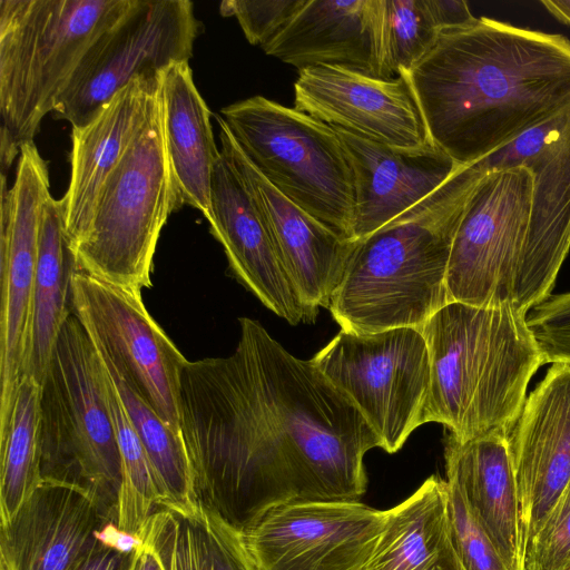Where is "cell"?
I'll list each match as a JSON object with an SVG mask.
<instances>
[{"mask_svg": "<svg viewBox=\"0 0 570 570\" xmlns=\"http://www.w3.org/2000/svg\"><path fill=\"white\" fill-rule=\"evenodd\" d=\"M225 357L188 361L181 433L197 504L240 532L274 508L360 501L365 453L381 441L311 360L291 354L256 320Z\"/></svg>", "mask_w": 570, "mask_h": 570, "instance_id": "1", "label": "cell"}, {"mask_svg": "<svg viewBox=\"0 0 570 570\" xmlns=\"http://www.w3.org/2000/svg\"><path fill=\"white\" fill-rule=\"evenodd\" d=\"M401 75L431 142L466 167L570 105V41L481 17L440 30Z\"/></svg>", "mask_w": 570, "mask_h": 570, "instance_id": "2", "label": "cell"}, {"mask_svg": "<svg viewBox=\"0 0 570 570\" xmlns=\"http://www.w3.org/2000/svg\"><path fill=\"white\" fill-rule=\"evenodd\" d=\"M420 331L430 358L424 423H441L459 442L509 434L542 365L525 315L450 302Z\"/></svg>", "mask_w": 570, "mask_h": 570, "instance_id": "3", "label": "cell"}, {"mask_svg": "<svg viewBox=\"0 0 570 570\" xmlns=\"http://www.w3.org/2000/svg\"><path fill=\"white\" fill-rule=\"evenodd\" d=\"M470 193L452 175L395 219L353 240L328 307L341 330L357 334L420 330L449 303L450 252Z\"/></svg>", "mask_w": 570, "mask_h": 570, "instance_id": "4", "label": "cell"}, {"mask_svg": "<svg viewBox=\"0 0 570 570\" xmlns=\"http://www.w3.org/2000/svg\"><path fill=\"white\" fill-rule=\"evenodd\" d=\"M134 0H0V160L33 142L80 63Z\"/></svg>", "mask_w": 570, "mask_h": 570, "instance_id": "5", "label": "cell"}, {"mask_svg": "<svg viewBox=\"0 0 570 570\" xmlns=\"http://www.w3.org/2000/svg\"><path fill=\"white\" fill-rule=\"evenodd\" d=\"M42 482L88 495L117 524L121 462L97 350L71 311L40 383Z\"/></svg>", "mask_w": 570, "mask_h": 570, "instance_id": "6", "label": "cell"}, {"mask_svg": "<svg viewBox=\"0 0 570 570\" xmlns=\"http://www.w3.org/2000/svg\"><path fill=\"white\" fill-rule=\"evenodd\" d=\"M220 114L237 145L267 181L352 240L353 175L333 127L263 96L228 105Z\"/></svg>", "mask_w": 570, "mask_h": 570, "instance_id": "7", "label": "cell"}, {"mask_svg": "<svg viewBox=\"0 0 570 570\" xmlns=\"http://www.w3.org/2000/svg\"><path fill=\"white\" fill-rule=\"evenodd\" d=\"M177 209L157 99L106 180L86 235L71 249L76 268L141 293L151 286L156 246Z\"/></svg>", "mask_w": 570, "mask_h": 570, "instance_id": "8", "label": "cell"}, {"mask_svg": "<svg viewBox=\"0 0 570 570\" xmlns=\"http://www.w3.org/2000/svg\"><path fill=\"white\" fill-rule=\"evenodd\" d=\"M312 361L361 411L387 453L424 424L430 358L419 328L341 330Z\"/></svg>", "mask_w": 570, "mask_h": 570, "instance_id": "9", "label": "cell"}, {"mask_svg": "<svg viewBox=\"0 0 570 570\" xmlns=\"http://www.w3.org/2000/svg\"><path fill=\"white\" fill-rule=\"evenodd\" d=\"M511 166L527 167L533 183L530 224L511 305L527 316L550 296L570 249V105L461 171L475 185L488 173Z\"/></svg>", "mask_w": 570, "mask_h": 570, "instance_id": "10", "label": "cell"}, {"mask_svg": "<svg viewBox=\"0 0 570 570\" xmlns=\"http://www.w3.org/2000/svg\"><path fill=\"white\" fill-rule=\"evenodd\" d=\"M524 166L488 173L471 190L456 227L446 272L450 302L512 307L532 207Z\"/></svg>", "mask_w": 570, "mask_h": 570, "instance_id": "11", "label": "cell"}, {"mask_svg": "<svg viewBox=\"0 0 570 570\" xmlns=\"http://www.w3.org/2000/svg\"><path fill=\"white\" fill-rule=\"evenodd\" d=\"M70 306L94 345L129 386L181 432V376L188 361L150 316L141 293L76 268Z\"/></svg>", "mask_w": 570, "mask_h": 570, "instance_id": "12", "label": "cell"}, {"mask_svg": "<svg viewBox=\"0 0 570 570\" xmlns=\"http://www.w3.org/2000/svg\"><path fill=\"white\" fill-rule=\"evenodd\" d=\"M200 28L189 0H134L88 51L52 117L83 126L130 81L189 61Z\"/></svg>", "mask_w": 570, "mask_h": 570, "instance_id": "13", "label": "cell"}, {"mask_svg": "<svg viewBox=\"0 0 570 570\" xmlns=\"http://www.w3.org/2000/svg\"><path fill=\"white\" fill-rule=\"evenodd\" d=\"M48 167L33 142L21 147L10 188L1 174L0 432L11 417L23 375Z\"/></svg>", "mask_w": 570, "mask_h": 570, "instance_id": "14", "label": "cell"}, {"mask_svg": "<svg viewBox=\"0 0 570 570\" xmlns=\"http://www.w3.org/2000/svg\"><path fill=\"white\" fill-rule=\"evenodd\" d=\"M386 510L361 501H306L268 511L243 532L259 570H360L382 533Z\"/></svg>", "mask_w": 570, "mask_h": 570, "instance_id": "15", "label": "cell"}, {"mask_svg": "<svg viewBox=\"0 0 570 570\" xmlns=\"http://www.w3.org/2000/svg\"><path fill=\"white\" fill-rule=\"evenodd\" d=\"M294 108L391 147L417 149L431 142L403 75L382 79L344 67L304 68L294 82Z\"/></svg>", "mask_w": 570, "mask_h": 570, "instance_id": "16", "label": "cell"}, {"mask_svg": "<svg viewBox=\"0 0 570 570\" xmlns=\"http://www.w3.org/2000/svg\"><path fill=\"white\" fill-rule=\"evenodd\" d=\"M220 153L233 166L267 226L282 263L301 301L316 318L330 307L353 248L345 239L279 193L249 161L223 118Z\"/></svg>", "mask_w": 570, "mask_h": 570, "instance_id": "17", "label": "cell"}, {"mask_svg": "<svg viewBox=\"0 0 570 570\" xmlns=\"http://www.w3.org/2000/svg\"><path fill=\"white\" fill-rule=\"evenodd\" d=\"M524 549L570 483V365L553 364L509 433Z\"/></svg>", "mask_w": 570, "mask_h": 570, "instance_id": "18", "label": "cell"}, {"mask_svg": "<svg viewBox=\"0 0 570 570\" xmlns=\"http://www.w3.org/2000/svg\"><path fill=\"white\" fill-rule=\"evenodd\" d=\"M210 202V232L238 281L291 325L314 322L252 197L222 153L213 173Z\"/></svg>", "mask_w": 570, "mask_h": 570, "instance_id": "19", "label": "cell"}, {"mask_svg": "<svg viewBox=\"0 0 570 570\" xmlns=\"http://www.w3.org/2000/svg\"><path fill=\"white\" fill-rule=\"evenodd\" d=\"M159 73L141 76L119 90L87 124L72 127L70 179L60 198L72 249L86 235L100 191L158 99Z\"/></svg>", "mask_w": 570, "mask_h": 570, "instance_id": "20", "label": "cell"}, {"mask_svg": "<svg viewBox=\"0 0 570 570\" xmlns=\"http://www.w3.org/2000/svg\"><path fill=\"white\" fill-rule=\"evenodd\" d=\"M334 129L353 175L352 240L372 234L422 202L460 168L433 142L403 149Z\"/></svg>", "mask_w": 570, "mask_h": 570, "instance_id": "21", "label": "cell"}, {"mask_svg": "<svg viewBox=\"0 0 570 570\" xmlns=\"http://www.w3.org/2000/svg\"><path fill=\"white\" fill-rule=\"evenodd\" d=\"M109 522L85 493L42 482L0 524V570H73Z\"/></svg>", "mask_w": 570, "mask_h": 570, "instance_id": "22", "label": "cell"}, {"mask_svg": "<svg viewBox=\"0 0 570 570\" xmlns=\"http://www.w3.org/2000/svg\"><path fill=\"white\" fill-rule=\"evenodd\" d=\"M446 480L453 482L470 511L510 570H525L521 509L509 434L491 433L468 442L448 435Z\"/></svg>", "mask_w": 570, "mask_h": 570, "instance_id": "23", "label": "cell"}, {"mask_svg": "<svg viewBox=\"0 0 570 570\" xmlns=\"http://www.w3.org/2000/svg\"><path fill=\"white\" fill-rule=\"evenodd\" d=\"M376 0H305L263 48L296 67L336 66L374 77Z\"/></svg>", "mask_w": 570, "mask_h": 570, "instance_id": "24", "label": "cell"}, {"mask_svg": "<svg viewBox=\"0 0 570 570\" xmlns=\"http://www.w3.org/2000/svg\"><path fill=\"white\" fill-rule=\"evenodd\" d=\"M158 101L166 154L178 208L198 209L212 220V180L220 156L210 110L197 90L188 61L159 72Z\"/></svg>", "mask_w": 570, "mask_h": 570, "instance_id": "25", "label": "cell"}, {"mask_svg": "<svg viewBox=\"0 0 570 570\" xmlns=\"http://www.w3.org/2000/svg\"><path fill=\"white\" fill-rule=\"evenodd\" d=\"M360 570H464L451 534L446 480L431 475L386 510L374 551Z\"/></svg>", "mask_w": 570, "mask_h": 570, "instance_id": "26", "label": "cell"}, {"mask_svg": "<svg viewBox=\"0 0 570 570\" xmlns=\"http://www.w3.org/2000/svg\"><path fill=\"white\" fill-rule=\"evenodd\" d=\"M139 538L165 570H259L243 532L200 505L188 513L158 508Z\"/></svg>", "mask_w": 570, "mask_h": 570, "instance_id": "27", "label": "cell"}, {"mask_svg": "<svg viewBox=\"0 0 570 570\" xmlns=\"http://www.w3.org/2000/svg\"><path fill=\"white\" fill-rule=\"evenodd\" d=\"M76 269L66 234L60 199L46 200L32 294V311L23 375L42 382L59 333L71 312L70 278ZM22 375V376H23Z\"/></svg>", "mask_w": 570, "mask_h": 570, "instance_id": "28", "label": "cell"}, {"mask_svg": "<svg viewBox=\"0 0 570 570\" xmlns=\"http://www.w3.org/2000/svg\"><path fill=\"white\" fill-rule=\"evenodd\" d=\"M474 19L462 0H376L374 77L391 79L407 71L440 30Z\"/></svg>", "mask_w": 570, "mask_h": 570, "instance_id": "29", "label": "cell"}, {"mask_svg": "<svg viewBox=\"0 0 570 570\" xmlns=\"http://www.w3.org/2000/svg\"><path fill=\"white\" fill-rule=\"evenodd\" d=\"M97 352L115 383L151 463L159 493L158 508L181 513L194 511L198 504L183 433L170 428L129 386L109 360L100 351Z\"/></svg>", "mask_w": 570, "mask_h": 570, "instance_id": "30", "label": "cell"}, {"mask_svg": "<svg viewBox=\"0 0 570 570\" xmlns=\"http://www.w3.org/2000/svg\"><path fill=\"white\" fill-rule=\"evenodd\" d=\"M40 390L33 377H21L11 417L0 432V524L9 522L42 483Z\"/></svg>", "mask_w": 570, "mask_h": 570, "instance_id": "31", "label": "cell"}, {"mask_svg": "<svg viewBox=\"0 0 570 570\" xmlns=\"http://www.w3.org/2000/svg\"><path fill=\"white\" fill-rule=\"evenodd\" d=\"M102 365L106 400L121 462L117 527L139 537L145 524L156 511L155 508L159 507V493L146 450L130 422L110 374L104 363Z\"/></svg>", "mask_w": 570, "mask_h": 570, "instance_id": "32", "label": "cell"}, {"mask_svg": "<svg viewBox=\"0 0 570 570\" xmlns=\"http://www.w3.org/2000/svg\"><path fill=\"white\" fill-rule=\"evenodd\" d=\"M453 544L464 570H510L474 519L458 487L446 480Z\"/></svg>", "mask_w": 570, "mask_h": 570, "instance_id": "33", "label": "cell"}, {"mask_svg": "<svg viewBox=\"0 0 570 570\" xmlns=\"http://www.w3.org/2000/svg\"><path fill=\"white\" fill-rule=\"evenodd\" d=\"M525 323L542 364L570 365V292L535 305Z\"/></svg>", "mask_w": 570, "mask_h": 570, "instance_id": "34", "label": "cell"}, {"mask_svg": "<svg viewBox=\"0 0 570 570\" xmlns=\"http://www.w3.org/2000/svg\"><path fill=\"white\" fill-rule=\"evenodd\" d=\"M570 566V483L525 549V570Z\"/></svg>", "mask_w": 570, "mask_h": 570, "instance_id": "35", "label": "cell"}, {"mask_svg": "<svg viewBox=\"0 0 570 570\" xmlns=\"http://www.w3.org/2000/svg\"><path fill=\"white\" fill-rule=\"evenodd\" d=\"M305 0H224L219 12L235 17L247 41L264 47L288 22Z\"/></svg>", "mask_w": 570, "mask_h": 570, "instance_id": "36", "label": "cell"}, {"mask_svg": "<svg viewBox=\"0 0 570 570\" xmlns=\"http://www.w3.org/2000/svg\"><path fill=\"white\" fill-rule=\"evenodd\" d=\"M130 557L98 537L73 570H128Z\"/></svg>", "mask_w": 570, "mask_h": 570, "instance_id": "37", "label": "cell"}, {"mask_svg": "<svg viewBox=\"0 0 570 570\" xmlns=\"http://www.w3.org/2000/svg\"><path fill=\"white\" fill-rule=\"evenodd\" d=\"M128 570H165L156 553L141 541L131 553Z\"/></svg>", "mask_w": 570, "mask_h": 570, "instance_id": "38", "label": "cell"}, {"mask_svg": "<svg viewBox=\"0 0 570 570\" xmlns=\"http://www.w3.org/2000/svg\"><path fill=\"white\" fill-rule=\"evenodd\" d=\"M541 3L554 18L570 26V0H542Z\"/></svg>", "mask_w": 570, "mask_h": 570, "instance_id": "39", "label": "cell"}, {"mask_svg": "<svg viewBox=\"0 0 570 570\" xmlns=\"http://www.w3.org/2000/svg\"><path fill=\"white\" fill-rule=\"evenodd\" d=\"M566 570H570V566Z\"/></svg>", "mask_w": 570, "mask_h": 570, "instance_id": "40", "label": "cell"}]
</instances>
